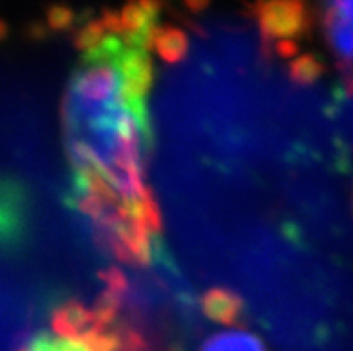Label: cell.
<instances>
[{"label":"cell","instance_id":"obj_1","mask_svg":"<svg viewBox=\"0 0 353 351\" xmlns=\"http://www.w3.org/2000/svg\"><path fill=\"white\" fill-rule=\"evenodd\" d=\"M149 74L137 26L104 27L86 40L63 99L77 206L131 257L148 251L157 226L148 181Z\"/></svg>","mask_w":353,"mask_h":351},{"label":"cell","instance_id":"obj_2","mask_svg":"<svg viewBox=\"0 0 353 351\" xmlns=\"http://www.w3.org/2000/svg\"><path fill=\"white\" fill-rule=\"evenodd\" d=\"M18 351H131L119 334L81 308H63Z\"/></svg>","mask_w":353,"mask_h":351},{"label":"cell","instance_id":"obj_3","mask_svg":"<svg viewBox=\"0 0 353 351\" xmlns=\"http://www.w3.org/2000/svg\"><path fill=\"white\" fill-rule=\"evenodd\" d=\"M323 34L334 56L353 67V0L323 6Z\"/></svg>","mask_w":353,"mask_h":351},{"label":"cell","instance_id":"obj_4","mask_svg":"<svg viewBox=\"0 0 353 351\" xmlns=\"http://www.w3.org/2000/svg\"><path fill=\"white\" fill-rule=\"evenodd\" d=\"M197 351H269L256 334L241 326L215 330L197 348Z\"/></svg>","mask_w":353,"mask_h":351}]
</instances>
